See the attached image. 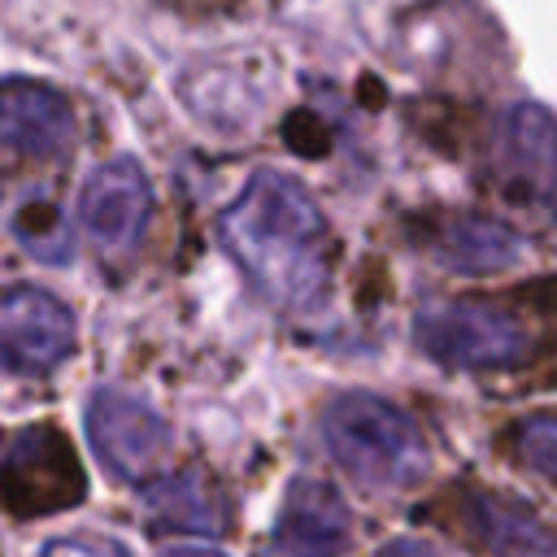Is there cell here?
<instances>
[{
	"mask_svg": "<svg viewBox=\"0 0 557 557\" xmlns=\"http://www.w3.org/2000/svg\"><path fill=\"white\" fill-rule=\"evenodd\" d=\"M522 466H531L540 479L557 483V413H531L513 431Z\"/></svg>",
	"mask_w": 557,
	"mask_h": 557,
	"instance_id": "obj_15",
	"label": "cell"
},
{
	"mask_svg": "<svg viewBox=\"0 0 557 557\" xmlns=\"http://www.w3.org/2000/svg\"><path fill=\"white\" fill-rule=\"evenodd\" d=\"M87 440H91L96 457L117 479H131V483L152 479L174 444L165 418L148 400L117 392V387H100L87 400Z\"/></svg>",
	"mask_w": 557,
	"mask_h": 557,
	"instance_id": "obj_6",
	"label": "cell"
},
{
	"mask_svg": "<svg viewBox=\"0 0 557 557\" xmlns=\"http://www.w3.org/2000/svg\"><path fill=\"white\" fill-rule=\"evenodd\" d=\"M492 170L513 200H557V117L540 104H509L492 135Z\"/></svg>",
	"mask_w": 557,
	"mask_h": 557,
	"instance_id": "obj_9",
	"label": "cell"
},
{
	"mask_svg": "<svg viewBox=\"0 0 557 557\" xmlns=\"http://www.w3.org/2000/svg\"><path fill=\"white\" fill-rule=\"evenodd\" d=\"M322 440L335 466L370 492L413 487L431 466L418 422L392 400L370 396V392L335 396L322 413Z\"/></svg>",
	"mask_w": 557,
	"mask_h": 557,
	"instance_id": "obj_2",
	"label": "cell"
},
{
	"mask_svg": "<svg viewBox=\"0 0 557 557\" xmlns=\"http://www.w3.org/2000/svg\"><path fill=\"white\" fill-rule=\"evenodd\" d=\"M87 496L83 461L70 435L52 422L22 426L0 457V505L13 518H44L74 509Z\"/></svg>",
	"mask_w": 557,
	"mask_h": 557,
	"instance_id": "obj_4",
	"label": "cell"
},
{
	"mask_svg": "<svg viewBox=\"0 0 557 557\" xmlns=\"http://www.w3.org/2000/svg\"><path fill=\"white\" fill-rule=\"evenodd\" d=\"M435 257L453 270H466V274H492V270H505L518 261L522 252V239L496 222V218H483V213H457L448 218L435 239H431Z\"/></svg>",
	"mask_w": 557,
	"mask_h": 557,
	"instance_id": "obj_13",
	"label": "cell"
},
{
	"mask_svg": "<svg viewBox=\"0 0 557 557\" xmlns=\"http://www.w3.org/2000/svg\"><path fill=\"white\" fill-rule=\"evenodd\" d=\"M218 235L252 287L296 313L326 300L335 239L313 196L274 170H261L226 205Z\"/></svg>",
	"mask_w": 557,
	"mask_h": 557,
	"instance_id": "obj_1",
	"label": "cell"
},
{
	"mask_svg": "<svg viewBox=\"0 0 557 557\" xmlns=\"http://www.w3.org/2000/svg\"><path fill=\"white\" fill-rule=\"evenodd\" d=\"M39 557H131V553L104 535H61V540H48Z\"/></svg>",
	"mask_w": 557,
	"mask_h": 557,
	"instance_id": "obj_16",
	"label": "cell"
},
{
	"mask_svg": "<svg viewBox=\"0 0 557 557\" xmlns=\"http://www.w3.org/2000/svg\"><path fill=\"white\" fill-rule=\"evenodd\" d=\"M348 505L322 479H292L261 557H339L348 544Z\"/></svg>",
	"mask_w": 557,
	"mask_h": 557,
	"instance_id": "obj_10",
	"label": "cell"
},
{
	"mask_svg": "<svg viewBox=\"0 0 557 557\" xmlns=\"http://www.w3.org/2000/svg\"><path fill=\"white\" fill-rule=\"evenodd\" d=\"M413 339L426 357L453 370H509L535 357L531 322L483 296L426 305L413 318Z\"/></svg>",
	"mask_w": 557,
	"mask_h": 557,
	"instance_id": "obj_3",
	"label": "cell"
},
{
	"mask_svg": "<svg viewBox=\"0 0 557 557\" xmlns=\"http://www.w3.org/2000/svg\"><path fill=\"white\" fill-rule=\"evenodd\" d=\"M161 557H226V553H218L209 544H170Z\"/></svg>",
	"mask_w": 557,
	"mask_h": 557,
	"instance_id": "obj_18",
	"label": "cell"
},
{
	"mask_svg": "<svg viewBox=\"0 0 557 557\" xmlns=\"http://www.w3.org/2000/svg\"><path fill=\"white\" fill-rule=\"evenodd\" d=\"M379 557H435L426 544H413V540H396V544H387Z\"/></svg>",
	"mask_w": 557,
	"mask_h": 557,
	"instance_id": "obj_17",
	"label": "cell"
},
{
	"mask_svg": "<svg viewBox=\"0 0 557 557\" xmlns=\"http://www.w3.org/2000/svg\"><path fill=\"white\" fill-rule=\"evenodd\" d=\"M74 352V313L44 287L0 292V370L48 374Z\"/></svg>",
	"mask_w": 557,
	"mask_h": 557,
	"instance_id": "obj_7",
	"label": "cell"
},
{
	"mask_svg": "<svg viewBox=\"0 0 557 557\" xmlns=\"http://www.w3.org/2000/svg\"><path fill=\"white\" fill-rule=\"evenodd\" d=\"M74 139L70 100L39 78L0 83V148L22 157H57Z\"/></svg>",
	"mask_w": 557,
	"mask_h": 557,
	"instance_id": "obj_11",
	"label": "cell"
},
{
	"mask_svg": "<svg viewBox=\"0 0 557 557\" xmlns=\"http://www.w3.org/2000/svg\"><path fill=\"white\" fill-rule=\"evenodd\" d=\"M440 527L461 535L470 548L496 553V557H557V531L544 527V518L505 492L461 483L440 505Z\"/></svg>",
	"mask_w": 557,
	"mask_h": 557,
	"instance_id": "obj_5",
	"label": "cell"
},
{
	"mask_svg": "<svg viewBox=\"0 0 557 557\" xmlns=\"http://www.w3.org/2000/svg\"><path fill=\"white\" fill-rule=\"evenodd\" d=\"M152 218V187L148 174L139 170V161L131 157H113L104 165H96L78 191V226L87 231V239L117 257L131 252L144 235Z\"/></svg>",
	"mask_w": 557,
	"mask_h": 557,
	"instance_id": "obj_8",
	"label": "cell"
},
{
	"mask_svg": "<svg viewBox=\"0 0 557 557\" xmlns=\"http://www.w3.org/2000/svg\"><path fill=\"white\" fill-rule=\"evenodd\" d=\"M13 235H17V244H22L30 257H39V261H48V265H52V261L65 265L70 252H74L70 226H65L57 200H44V196H35V200H26V205L17 209Z\"/></svg>",
	"mask_w": 557,
	"mask_h": 557,
	"instance_id": "obj_14",
	"label": "cell"
},
{
	"mask_svg": "<svg viewBox=\"0 0 557 557\" xmlns=\"http://www.w3.org/2000/svg\"><path fill=\"white\" fill-rule=\"evenodd\" d=\"M144 509L161 527H183V531H222L226 527V500L200 466L148 479Z\"/></svg>",
	"mask_w": 557,
	"mask_h": 557,
	"instance_id": "obj_12",
	"label": "cell"
}]
</instances>
